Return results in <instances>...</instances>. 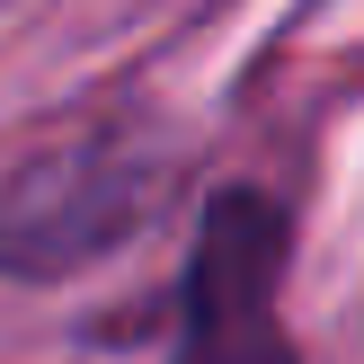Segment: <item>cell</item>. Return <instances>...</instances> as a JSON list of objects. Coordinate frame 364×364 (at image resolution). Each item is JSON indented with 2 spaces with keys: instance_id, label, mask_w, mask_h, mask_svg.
Segmentation results:
<instances>
[{
  "instance_id": "6da1fadb",
  "label": "cell",
  "mask_w": 364,
  "mask_h": 364,
  "mask_svg": "<svg viewBox=\"0 0 364 364\" xmlns=\"http://www.w3.org/2000/svg\"><path fill=\"white\" fill-rule=\"evenodd\" d=\"M178 187H187V142L134 107L116 116L98 107L36 134L27 151L0 160V284L53 294L116 267L169 223Z\"/></svg>"
},
{
  "instance_id": "7a4b0ae2",
  "label": "cell",
  "mask_w": 364,
  "mask_h": 364,
  "mask_svg": "<svg viewBox=\"0 0 364 364\" xmlns=\"http://www.w3.org/2000/svg\"><path fill=\"white\" fill-rule=\"evenodd\" d=\"M294 276V205L249 178L205 187L187 231V267L169 284V355L160 364H311L284 329Z\"/></svg>"
}]
</instances>
